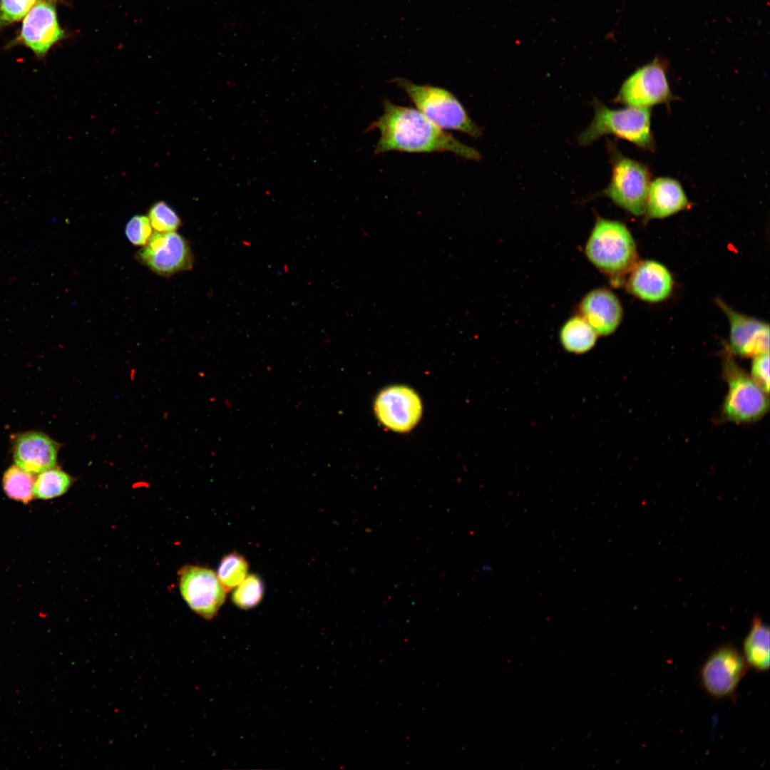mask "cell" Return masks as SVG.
<instances>
[{
	"label": "cell",
	"instance_id": "cell-1",
	"mask_svg": "<svg viewBox=\"0 0 770 770\" xmlns=\"http://www.w3.org/2000/svg\"><path fill=\"white\" fill-rule=\"evenodd\" d=\"M383 107L381 115L369 128L377 129L380 134L375 154L450 152L467 160L481 158L476 149L436 125L418 109L399 106L388 99L383 101Z\"/></svg>",
	"mask_w": 770,
	"mask_h": 770
},
{
	"label": "cell",
	"instance_id": "cell-2",
	"mask_svg": "<svg viewBox=\"0 0 770 770\" xmlns=\"http://www.w3.org/2000/svg\"><path fill=\"white\" fill-rule=\"evenodd\" d=\"M587 259L616 284L637 262L636 244L621 222L598 217L585 248Z\"/></svg>",
	"mask_w": 770,
	"mask_h": 770
},
{
	"label": "cell",
	"instance_id": "cell-3",
	"mask_svg": "<svg viewBox=\"0 0 770 770\" xmlns=\"http://www.w3.org/2000/svg\"><path fill=\"white\" fill-rule=\"evenodd\" d=\"M592 106L593 119L578 135L577 140L580 145H590L602 136L610 134L628 140L644 150H654L650 108L627 106L612 109L597 98L594 99Z\"/></svg>",
	"mask_w": 770,
	"mask_h": 770
},
{
	"label": "cell",
	"instance_id": "cell-4",
	"mask_svg": "<svg viewBox=\"0 0 770 770\" xmlns=\"http://www.w3.org/2000/svg\"><path fill=\"white\" fill-rule=\"evenodd\" d=\"M430 121L441 129H451L473 138L482 135L481 128L471 118L463 106L448 90L419 85L398 77L392 80Z\"/></svg>",
	"mask_w": 770,
	"mask_h": 770
},
{
	"label": "cell",
	"instance_id": "cell-5",
	"mask_svg": "<svg viewBox=\"0 0 770 770\" xmlns=\"http://www.w3.org/2000/svg\"><path fill=\"white\" fill-rule=\"evenodd\" d=\"M612 165L610 182L602 191L616 205L635 216L645 214L651 173L641 162L622 155L609 143Z\"/></svg>",
	"mask_w": 770,
	"mask_h": 770
},
{
	"label": "cell",
	"instance_id": "cell-6",
	"mask_svg": "<svg viewBox=\"0 0 770 770\" xmlns=\"http://www.w3.org/2000/svg\"><path fill=\"white\" fill-rule=\"evenodd\" d=\"M728 385L722 406V416L728 421L744 423L756 421L769 411L766 394L729 354L723 364Z\"/></svg>",
	"mask_w": 770,
	"mask_h": 770
},
{
	"label": "cell",
	"instance_id": "cell-7",
	"mask_svg": "<svg viewBox=\"0 0 770 770\" xmlns=\"http://www.w3.org/2000/svg\"><path fill=\"white\" fill-rule=\"evenodd\" d=\"M667 76V66L658 58L638 68L622 84L614 102L628 107L650 108L676 99Z\"/></svg>",
	"mask_w": 770,
	"mask_h": 770
},
{
	"label": "cell",
	"instance_id": "cell-8",
	"mask_svg": "<svg viewBox=\"0 0 770 770\" xmlns=\"http://www.w3.org/2000/svg\"><path fill=\"white\" fill-rule=\"evenodd\" d=\"M57 0H40L24 17L20 31L7 47L24 46L38 59L46 57L56 43L66 38L57 16Z\"/></svg>",
	"mask_w": 770,
	"mask_h": 770
},
{
	"label": "cell",
	"instance_id": "cell-9",
	"mask_svg": "<svg viewBox=\"0 0 770 770\" xmlns=\"http://www.w3.org/2000/svg\"><path fill=\"white\" fill-rule=\"evenodd\" d=\"M137 260L154 273L168 277L192 268L194 257L188 241L175 232H153L136 254Z\"/></svg>",
	"mask_w": 770,
	"mask_h": 770
},
{
	"label": "cell",
	"instance_id": "cell-10",
	"mask_svg": "<svg viewBox=\"0 0 770 770\" xmlns=\"http://www.w3.org/2000/svg\"><path fill=\"white\" fill-rule=\"evenodd\" d=\"M744 656L732 645L713 651L702 666L700 679L704 689L712 697L732 696L747 671Z\"/></svg>",
	"mask_w": 770,
	"mask_h": 770
},
{
	"label": "cell",
	"instance_id": "cell-11",
	"mask_svg": "<svg viewBox=\"0 0 770 770\" xmlns=\"http://www.w3.org/2000/svg\"><path fill=\"white\" fill-rule=\"evenodd\" d=\"M180 590L190 608L207 620L216 616L226 598V591L215 573L205 567L184 568L180 578Z\"/></svg>",
	"mask_w": 770,
	"mask_h": 770
},
{
	"label": "cell",
	"instance_id": "cell-12",
	"mask_svg": "<svg viewBox=\"0 0 770 770\" xmlns=\"http://www.w3.org/2000/svg\"><path fill=\"white\" fill-rule=\"evenodd\" d=\"M374 410L378 419L386 428L396 432H406L420 420L422 404L413 389L396 385L379 394Z\"/></svg>",
	"mask_w": 770,
	"mask_h": 770
},
{
	"label": "cell",
	"instance_id": "cell-13",
	"mask_svg": "<svg viewBox=\"0 0 770 770\" xmlns=\"http://www.w3.org/2000/svg\"><path fill=\"white\" fill-rule=\"evenodd\" d=\"M717 303L730 325L729 354L753 357L769 352L768 324L734 310L719 299Z\"/></svg>",
	"mask_w": 770,
	"mask_h": 770
},
{
	"label": "cell",
	"instance_id": "cell-14",
	"mask_svg": "<svg viewBox=\"0 0 770 770\" xmlns=\"http://www.w3.org/2000/svg\"><path fill=\"white\" fill-rule=\"evenodd\" d=\"M59 448L56 441L36 431L18 434L13 440L16 464L32 474L56 466Z\"/></svg>",
	"mask_w": 770,
	"mask_h": 770
},
{
	"label": "cell",
	"instance_id": "cell-15",
	"mask_svg": "<svg viewBox=\"0 0 770 770\" xmlns=\"http://www.w3.org/2000/svg\"><path fill=\"white\" fill-rule=\"evenodd\" d=\"M630 292L648 302H659L672 293L673 278L665 266L654 260L637 262L627 282Z\"/></svg>",
	"mask_w": 770,
	"mask_h": 770
},
{
	"label": "cell",
	"instance_id": "cell-16",
	"mask_svg": "<svg viewBox=\"0 0 770 770\" xmlns=\"http://www.w3.org/2000/svg\"><path fill=\"white\" fill-rule=\"evenodd\" d=\"M579 310L597 335L613 333L622 318V308L617 296L605 288L588 292L582 299Z\"/></svg>",
	"mask_w": 770,
	"mask_h": 770
},
{
	"label": "cell",
	"instance_id": "cell-17",
	"mask_svg": "<svg viewBox=\"0 0 770 770\" xmlns=\"http://www.w3.org/2000/svg\"><path fill=\"white\" fill-rule=\"evenodd\" d=\"M689 206L687 195L678 180L669 177H659L650 183L645 218L646 221L664 218Z\"/></svg>",
	"mask_w": 770,
	"mask_h": 770
},
{
	"label": "cell",
	"instance_id": "cell-18",
	"mask_svg": "<svg viewBox=\"0 0 770 770\" xmlns=\"http://www.w3.org/2000/svg\"><path fill=\"white\" fill-rule=\"evenodd\" d=\"M769 650V627L756 616L743 642V656L746 664L756 671H767Z\"/></svg>",
	"mask_w": 770,
	"mask_h": 770
},
{
	"label": "cell",
	"instance_id": "cell-19",
	"mask_svg": "<svg viewBox=\"0 0 770 770\" xmlns=\"http://www.w3.org/2000/svg\"><path fill=\"white\" fill-rule=\"evenodd\" d=\"M597 333L580 315L568 319L560 329V340L563 348L574 354H583L592 349Z\"/></svg>",
	"mask_w": 770,
	"mask_h": 770
},
{
	"label": "cell",
	"instance_id": "cell-20",
	"mask_svg": "<svg viewBox=\"0 0 770 770\" xmlns=\"http://www.w3.org/2000/svg\"><path fill=\"white\" fill-rule=\"evenodd\" d=\"M34 478L18 465H12L4 473L2 485L6 495L23 503L31 502L34 496Z\"/></svg>",
	"mask_w": 770,
	"mask_h": 770
},
{
	"label": "cell",
	"instance_id": "cell-21",
	"mask_svg": "<svg viewBox=\"0 0 770 770\" xmlns=\"http://www.w3.org/2000/svg\"><path fill=\"white\" fill-rule=\"evenodd\" d=\"M72 483L70 475L55 466L39 473L34 481V496L43 500L54 498L64 494Z\"/></svg>",
	"mask_w": 770,
	"mask_h": 770
},
{
	"label": "cell",
	"instance_id": "cell-22",
	"mask_svg": "<svg viewBox=\"0 0 770 770\" xmlns=\"http://www.w3.org/2000/svg\"><path fill=\"white\" fill-rule=\"evenodd\" d=\"M248 563L240 554L233 552L221 560L217 576L227 592L236 587L247 575Z\"/></svg>",
	"mask_w": 770,
	"mask_h": 770
},
{
	"label": "cell",
	"instance_id": "cell-23",
	"mask_svg": "<svg viewBox=\"0 0 770 770\" xmlns=\"http://www.w3.org/2000/svg\"><path fill=\"white\" fill-rule=\"evenodd\" d=\"M264 585L261 578L255 574L247 575L236 587L232 595L233 603L242 610L257 606L262 600Z\"/></svg>",
	"mask_w": 770,
	"mask_h": 770
},
{
	"label": "cell",
	"instance_id": "cell-24",
	"mask_svg": "<svg viewBox=\"0 0 770 770\" xmlns=\"http://www.w3.org/2000/svg\"><path fill=\"white\" fill-rule=\"evenodd\" d=\"M148 217L156 232H175L181 225V220L175 211L163 201L155 203L149 210Z\"/></svg>",
	"mask_w": 770,
	"mask_h": 770
},
{
	"label": "cell",
	"instance_id": "cell-25",
	"mask_svg": "<svg viewBox=\"0 0 770 770\" xmlns=\"http://www.w3.org/2000/svg\"><path fill=\"white\" fill-rule=\"evenodd\" d=\"M40 0H0V29L22 19Z\"/></svg>",
	"mask_w": 770,
	"mask_h": 770
},
{
	"label": "cell",
	"instance_id": "cell-26",
	"mask_svg": "<svg viewBox=\"0 0 770 770\" xmlns=\"http://www.w3.org/2000/svg\"><path fill=\"white\" fill-rule=\"evenodd\" d=\"M152 226L148 217L135 215L125 225V235L128 240L135 246H145L152 234Z\"/></svg>",
	"mask_w": 770,
	"mask_h": 770
},
{
	"label": "cell",
	"instance_id": "cell-27",
	"mask_svg": "<svg viewBox=\"0 0 770 770\" xmlns=\"http://www.w3.org/2000/svg\"><path fill=\"white\" fill-rule=\"evenodd\" d=\"M751 376L766 393L769 392V352L753 356Z\"/></svg>",
	"mask_w": 770,
	"mask_h": 770
}]
</instances>
